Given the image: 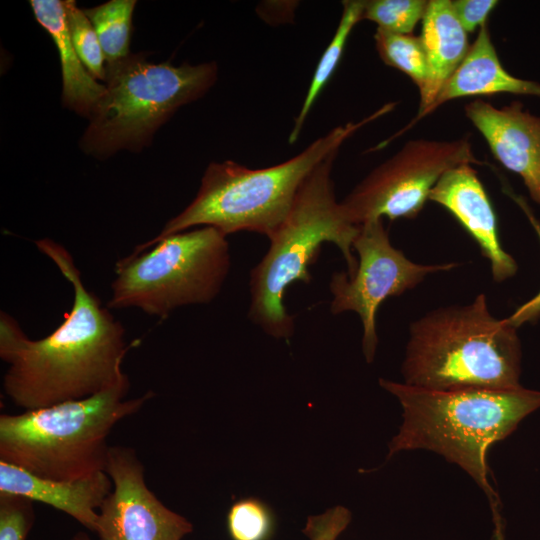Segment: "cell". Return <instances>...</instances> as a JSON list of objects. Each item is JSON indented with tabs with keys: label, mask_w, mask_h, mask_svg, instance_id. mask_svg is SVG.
I'll list each match as a JSON object with an SVG mask.
<instances>
[{
	"label": "cell",
	"mask_w": 540,
	"mask_h": 540,
	"mask_svg": "<svg viewBox=\"0 0 540 540\" xmlns=\"http://www.w3.org/2000/svg\"><path fill=\"white\" fill-rule=\"evenodd\" d=\"M35 244L71 283L74 299L63 323L39 340L29 339L1 311L0 357L10 365L3 389L25 411L84 399L114 386L126 375L122 362L129 349L123 325L84 285L68 250L49 238Z\"/></svg>",
	"instance_id": "1"
},
{
	"label": "cell",
	"mask_w": 540,
	"mask_h": 540,
	"mask_svg": "<svg viewBox=\"0 0 540 540\" xmlns=\"http://www.w3.org/2000/svg\"><path fill=\"white\" fill-rule=\"evenodd\" d=\"M379 382L403 408V423L389 444L388 457L412 449L444 456L480 485L497 515L499 500L489 483L488 450L540 408V391L522 386L438 391L385 379Z\"/></svg>",
	"instance_id": "2"
},
{
	"label": "cell",
	"mask_w": 540,
	"mask_h": 540,
	"mask_svg": "<svg viewBox=\"0 0 540 540\" xmlns=\"http://www.w3.org/2000/svg\"><path fill=\"white\" fill-rule=\"evenodd\" d=\"M517 328L497 319L485 294L440 307L414 321L402 364L404 383L438 391L520 387Z\"/></svg>",
	"instance_id": "3"
},
{
	"label": "cell",
	"mask_w": 540,
	"mask_h": 540,
	"mask_svg": "<svg viewBox=\"0 0 540 540\" xmlns=\"http://www.w3.org/2000/svg\"><path fill=\"white\" fill-rule=\"evenodd\" d=\"M387 103L358 122L339 125L294 157L270 167L250 169L231 160L208 165L192 202L170 219L159 239L201 226L224 235L241 231L269 238L288 216L300 187L310 173L364 125L389 113Z\"/></svg>",
	"instance_id": "4"
},
{
	"label": "cell",
	"mask_w": 540,
	"mask_h": 540,
	"mask_svg": "<svg viewBox=\"0 0 540 540\" xmlns=\"http://www.w3.org/2000/svg\"><path fill=\"white\" fill-rule=\"evenodd\" d=\"M125 375L93 396L0 416V461L51 480H77L105 471L108 436L122 419L155 396L127 399Z\"/></svg>",
	"instance_id": "5"
},
{
	"label": "cell",
	"mask_w": 540,
	"mask_h": 540,
	"mask_svg": "<svg viewBox=\"0 0 540 540\" xmlns=\"http://www.w3.org/2000/svg\"><path fill=\"white\" fill-rule=\"evenodd\" d=\"M337 153L323 160L305 179L288 216L268 238L266 254L250 273L248 317L277 339L294 334V317L284 303L286 292L295 282H311L309 269L325 242L341 251L348 275L357 268L352 244L359 226L346 218L331 177Z\"/></svg>",
	"instance_id": "6"
},
{
	"label": "cell",
	"mask_w": 540,
	"mask_h": 540,
	"mask_svg": "<svg viewBox=\"0 0 540 540\" xmlns=\"http://www.w3.org/2000/svg\"><path fill=\"white\" fill-rule=\"evenodd\" d=\"M217 74L215 62L174 66L150 62L144 53L106 63L105 91L90 113L81 149L98 159L141 151L179 108L214 85Z\"/></svg>",
	"instance_id": "7"
},
{
	"label": "cell",
	"mask_w": 540,
	"mask_h": 540,
	"mask_svg": "<svg viewBox=\"0 0 540 540\" xmlns=\"http://www.w3.org/2000/svg\"><path fill=\"white\" fill-rule=\"evenodd\" d=\"M230 266L227 236L214 227L152 238L116 262L107 307L165 318L178 307L213 301Z\"/></svg>",
	"instance_id": "8"
},
{
	"label": "cell",
	"mask_w": 540,
	"mask_h": 540,
	"mask_svg": "<svg viewBox=\"0 0 540 540\" xmlns=\"http://www.w3.org/2000/svg\"><path fill=\"white\" fill-rule=\"evenodd\" d=\"M462 164H484L476 158L469 136L410 140L361 180L341 207L356 226L383 217L413 219L441 176Z\"/></svg>",
	"instance_id": "9"
},
{
	"label": "cell",
	"mask_w": 540,
	"mask_h": 540,
	"mask_svg": "<svg viewBox=\"0 0 540 540\" xmlns=\"http://www.w3.org/2000/svg\"><path fill=\"white\" fill-rule=\"evenodd\" d=\"M352 247L358 254L357 268L352 275L343 271L332 275L330 311L335 315L347 311L359 315L363 326L362 350L370 363L378 344L376 314L379 306L387 298L416 287L427 275L449 271L459 264L424 265L411 261L391 244L382 219L359 225Z\"/></svg>",
	"instance_id": "10"
},
{
	"label": "cell",
	"mask_w": 540,
	"mask_h": 540,
	"mask_svg": "<svg viewBox=\"0 0 540 540\" xmlns=\"http://www.w3.org/2000/svg\"><path fill=\"white\" fill-rule=\"evenodd\" d=\"M105 471L113 489L99 509L100 540H182L192 532V524L148 488L133 448L110 446Z\"/></svg>",
	"instance_id": "11"
},
{
	"label": "cell",
	"mask_w": 540,
	"mask_h": 540,
	"mask_svg": "<svg viewBox=\"0 0 540 540\" xmlns=\"http://www.w3.org/2000/svg\"><path fill=\"white\" fill-rule=\"evenodd\" d=\"M464 114L483 135L494 158L518 174L533 201L540 205V116L514 101L502 107L477 99Z\"/></svg>",
	"instance_id": "12"
},
{
	"label": "cell",
	"mask_w": 540,
	"mask_h": 540,
	"mask_svg": "<svg viewBox=\"0 0 540 540\" xmlns=\"http://www.w3.org/2000/svg\"><path fill=\"white\" fill-rule=\"evenodd\" d=\"M429 200L448 210L474 238L490 261L494 281L503 282L515 275L517 264L501 246L495 211L472 164L446 171L432 188Z\"/></svg>",
	"instance_id": "13"
},
{
	"label": "cell",
	"mask_w": 540,
	"mask_h": 540,
	"mask_svg": "<svg viewBox=\"0 0 540 540\" xmlns=\"http://www.w3.org/2000/svg\"><path fill=\"white\" fill-rule=\"evenodd\" d=\"M500 93L540 97V83L515 77L505 70L500 63L486 23L479 28L478 35L470 45L465 58L442 85L433 102L424 110L418 111L408 125L391 138L382 141L374 150L389 144L445 102L461 97Z\"/></svg>",
	"instance_id": "14"
},
{
	"label": "cell",
	"mask_w": 540,
	"mask_h": 540,
	"mask_svg": "<svg viewBox=\"0 0 540 540\" xmlns=\"http://www.w3.org/2000/svg\"><path fill=\"white\" fill-rule=\"evenodd\" d=\"M113 489L106 471L77 480H51L0 461V492L21 495L60 510L96 532L98 509Z\"/></svg>",
	"instance_id": "15"
},
{
	"label": "cell",
	"mask_w": 540,
	"mask_h": 540,
	"mask_svg": "<svg viewBox=\"0 0 540 540\" xmlns=\"http://www.w3.org/2000/svg\"><path fill=\"white\" fill-rule=\"evenodd\" d=\"M451 0H430L422 19L420 38L428 64V78L420 93L418 111L427 108L438 91L465 58L469 43Z\"/></svg>",
	"instance_id": "16"
},
{
	"label": "cell",
	"mask_w": 540,
	"mask_h": 540,
	"mask_svg": "<svg viewBox=\"0 0 540 540\" xmlns=\"http://www.w3.org/2000/svg\"><path fill=\"white\" fill-rule=\"evenodd\" d=\"M34 16L58 50L62 72V104L80 116L90 113L105 91L81 62L70 37L63 1L31 0Z\"/></svg>",
	"instance_id": "17"
},
{
	"label": "cell",
	"mask_w": 540,
	"mask_h": 540,
	"mask_svg": "<svg viewBox=\"0 0 540 540\" xmlns=\"http://www.w3.org/2000/svg\"><path fill=\"white\" fill-rule=\"evenodd\" d=\"M364 3L365 1L362 0L342 2L343 9L338 26L313 73L303 104L294 120L288 138L290 144L296 142L310 110L338 66L352 30L362 20Z\"/></svg>",
	"instance_id": "18"
},
{
	"label": "cell",
	"mask_w": 540,
	"mask_h": 540,
	"mask_svg": "<svg viewBox=\"0 0 540 540\" xmlns=\"http://www.w3.org/2000/svg\"><path fill=\"white\" fill-rule=\"evenodd\" d=\"M135 0H110L85 9L99 39L106 63L128 57Z\"/></svg>",
	"instance_id": "19"
},
{
	"label": "cell",
	"mask_w": 540,
	"mask_h": 540,
	"mask_svg": "<svg viewBox=\"0 0 540 540\" xmlns=\"http://www.w3.org/2000/svg\"><path fill=\"white\" fill-rule=\"evenodd\" d=\"M374 42L381 60L410 77L421 92L427 82L428 64L420 36L377 28Z\"/></svg>",
	"instance_id": "20"
},
{
	"label": "cell",
	"mask_w": 540,
	"mask_h": 540,
	"mask_svg": "<svg viewBox=\"0 0 540 540\" xmlns=\"http://www.w3.org/2000/svg\"><path fill=\"white\" fill-rule=\"evenodd\" d=\"M73 46L94 79L105 80L106 62L99 39L89 18L73 0L63 1Z\"/></svg>",
	"instance_id": "21"
},
{
	"label": "cell",
	"mask_w": 540,
	"mask_h": 540,
	"mask_svg": "<svg viewBox=\"0 0 540 540\" xmlns=\"http://www.w3.org/2000/svg\"><path fill=\"white\" fill-rule=\"evenodd\" d=\"M425 0H370L365 1L362 20H369L377 28L397 33L412 34L423 19L427 7Z\"/></svg>",
	"instance_id": "22"
},
{
	"label": "cell",
	"mask_w": 540,
	"mask_h": 540,
	"mask_svg": "<svg viewBox=\"0 0 540 540\" xmlns=\"http://www.w3.org/2000/svg\"><path fill=\"white\" fill-rule=\"evenodd\" d=\"M227 527L232 540H269L274 528L273 515L264 502L244 498L230 507Z\"/></svg>",
	"instance_id": "23"
},
{
	"label": "cell",
	"mask_w": 540,
	"mask_h": 540,
	"mask_svg": "<svg viewBox=\"0 0 540 540\" xmlns=\"http://www.w3.org/2000/svg\"><path fill=\"white\" fill-rule=\"evenodd\" d=\"M34 520L31 499L0 492V540H26Z\"/></svg>",
	"instance_id": "24"
},
{
	"label": "cell",
	"mask_w": 540,
	"mask_h": 540,
	"mask_svg": "<svg viewBox=\"0 0 540 540\" xmlns=\"http://www.w3.org/2000/svg\"><path fill=\"white\" fill-rule=\"evenodd\" d=\"M350 521V511L343 506H335L320 515L310 516L303 533L309 540H336Z\"/></svg>",
	"instance_id": "25"
},
{
	"label": "cell",
	"mask_w": 540,
	"mask_h": 540,
	"mask_svg": "<svg viewBox=\"0 0 540 540\" xmlns=\"http://www.w3.org/2000/svg\"><path fill=\"white\" fill-rule=\"evenodd\" d=\"M456 17L467 33L475 31L487 23L491 11L497 6L496 0H452Z\"/></svg>",
	"instance_id": "26"
},
{
	"label": "cell",
	"mask_w": 540,
	"mask_h": 540,
	"mask_svg": "<svg viewBox=\"0 0 540 540\" xmlns=\"http://www.w3.org/2000/svg\"><path fill=\"white\" fill-rule=\"evenodd\" d=\"M506 193L516 202V204L522 209V211L527 216L532 227L537 233L540 239V222L534 216L532 210L526 203L525 199L522 196L516 195L511 191H506ZM540 317V291L529 301L525 302L523 305L518 307L514 313L507 317V321L514 327L518 328L525 322H534Z\"/></svg>",
	"instance_id": "27"
},
{
	"label": "cell",
	"mask_w": 540,
	"mask_h": 540,
	"mask_svg": "<svg viewBox=\"0 0 540 540\" xmlns=\"http://www.w3.org/2000/svg\"><path fill=\"white\" fill-rule=\"evenodd\" d=\"M70 540H91L85 533H78L74 535Z\"/></svg>",
	"instance_id": "28"
}]
</instances>
